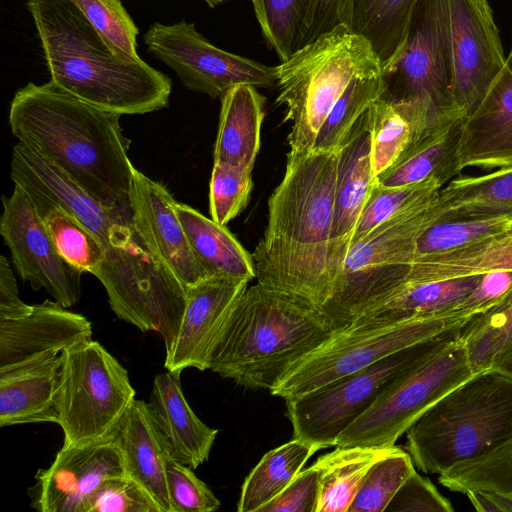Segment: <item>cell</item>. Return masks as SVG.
Masks as SVG:
<instances>
[{
    "label": "cell",
    "mask_w": 512,
    "mask_h": 512,
    "mask_svg": "<svg viewBox=\"0 0 512 512\" xmlns=\"http://www.w3.org/2000/svg\"><path fill=\"white\" fill-rule=\"evenodd\" d=\"M10 177L33 185L91 231L105 252L94 276L105 288L111 309L141 331L159 333L168 347L181 325L186 290L137 230L131 207L100 203L64 171L19 142L12 151Z\"/></svg>",
    "instance_id": "6da1fadb"
},
{
    "label": "cell",
    "mask_w": 512,
    "mask_h": 512,
    "mask_svg": "<svg viewBox=\"0 0 512 512\" xmlns=\"http://www.w3.org/2000/svg\"><path fill=\"white\" fill-rule=\"evenodd\" d=\"M352 0H313L300 48L340 24L350 27Z\"/></svg>",
    "instance_id": "681fc988"
},
{
    "label": "cell",
    "mask_w": 512,
    "mask_h": 512,
    "mask_svg": "<svg viewBox=\"0 0 512 512\" xmlns=\"http://www.w3.org/2000/svg\"><path fill=\"white\" fill-rule=\"evenodd\" d=\"M60 354L0 368V426L58 424L56 394Z\"/></svg>",
    "instance_id": "603a6c76"
},
{
    "label": "cell",
    "mask_w": 512,
    "mask_h": 512,
    "mask_svg": "<svg viewBox=\"0 0 512 512\" xmlns=\"http://www.w3.org/2000/svg\"><path fill=\"white\" fill-rule=\"evenodd\" d=\"M86 19L112 51L126 60H138L136 26L121 0H74Z\"/></svg>",
    "instance_id": "7bdbcfd3"
},
{
    "label": "cell",
    "mask_w": 512,
    "mask_h": 512,
    "mask_svg": "<svg viewBox=\"0 0 512 512\" xmlns=\"http://www.w3.org/2000/svg\"><path fill=\"white\" fill-rule=\"evenodd\" d=\"M450 501L432 482L414 471L399 488L385 512H453Z\"/></svg>",
    "instance_id": "7dc6e473"
},
{
    "label": "cell",
    "mask_w": 512,
    "mask_h": 512,
    "mask_svg": "<svg viewBox=\"0 0 512 512\" xmlns=\"http://www.w3.org/2000/svg\"><path fill=\"white\" fill-rule=\"evenodd\" d=\"M381 78L382 97L402 106L413 143L447 120L465 118L452 99L447 0H418L402 47Z\"/></svg>",
    "instance_id": "9c48e42d"
},
{
    "label": "cell",
    "mask_w": 512,
    "mask_h": 512,
    "mask_svg": "<svg viewBox=\"0 0 512 512\" xmlns=\"http://www.w3.org/2000/svg\"><path fill=\"white\" fill-rule=\"evenodd\" d=\"M33 305L24 303L18 294L16 279L9 261L0 257V320L16 319L26 316Z\"/></svg>",
    "instance_id": "816d5d0a"
},
{
    "label": "cell",
    "mask_w": 512,
    "mask_h": 512,
    "mask_svg": "<svg viewBox=\"0 0 512 512\" xmlns=\"http://www.w3.org/2000/svg\"><path fill=\"white\" fill-rule=\"evenodd\" d=\"M267 44L281 62L300 48L313 0H251Z\"/></svg>",
    "instance_id": "f35d334b"
},
{
    "label": "cell",
    "mask_w": 512,
    "mask_h": 512,
    "mask_svg": "<svg viewBox=\"0 0 512 512\" xmlns=\"http://www.w3.org/2000/svg\"><path fill=\"white\" fill-rule=\"evenodd\" d=\"M180 374L168 371L157 375L149 405L171 456L196 469L208 460L218 430L194 413L184 396Z\"/></svg>",
    "instance_id": "cb8c5ba5"
},
{
    "label": "cell",
    "mask_w": 512,
    "mask_h": 512,
    "mask_svg": "<svg viewBox=\"0 0 512 512\" xmlns=\"http://www.w3.org/2000/svg\"><path fill=\"white\" fill-rule=\"evenodd\" d=\"M418 0H352L350 28L364 37L382 69L396 57L404 42Z\"/></svg>",
    "instance_id": "e575fe53"
},
{
    "label": "cell",
    "mask_w": 512,
    "mask_h": 512,
    "mask_svg": "<svg viewBox=\"0 0 512 512\" xmlns=\"http://www.w3.org/2000/svg\"><path fill=\"white\" fill-rule=\"evenodd\" d=\"M126 473L152 495L162 512H172L165 459V439L149 403L134 399L115 430Z\"/></svg>",
    "instance_id": "d4e9b609"
},
{
    "label": "cell",
    "mask_w": 512,
    "mask_h": 512,
    "mask_svg": "<svg viewBox=\"0 0 512 512\" xmlns=\"http://www.w3.org/2000/svg\"><path fill=\"white\" fill-rule=\"evenodd\" d=\"M277 104L286 106V165L311 153L333 105L357 78L380 76L382 67L370 43L346 24L319 35L276 66Z\"/></svg>",
    "instance_id": "52a82bcc"
},
{
    "label": "cell",
    "mask_w": 512,
    "mask_h": 512,
    "mask_svg": "<svg viewBox=\"0 0 512 512\" xmlns=\"http://www.w3.org/2000/svg\"><path fill=\"white\" fill-rule=\"evenodd\" d=\"M88 512H162L137 480L123 474L106 479L92 495Z\"/></svg>",
    "instance_id": "bcb514c9"
},
{
    "label": "cell",
    "mask_w": 512,
    "mask_h": 512,
    "mask_svg": "<svg viewBox=\"0 0 512 512\" xmlns=\"http://www.w3.org/2000/svg\"><path fill=\"white\" fill-rule=\"evenodd\" d=\"M150 53L170 67L191 91L221 98L230 88L276 84V68L227 52L211 44L193 23L155 22L143 36Z\"/></svg>",
    "instance_id": "5bb4252c"
},
{
    "label": "cell",
    "mask_w": 512,
    "mask_h": 512,
    "mask_svg": "<svg viewBox=\"0 0 512 512\" xmlns=\"http://www.w3.org/2000/svg\"><path fill=\"white\" fill-rule=\"evenodd\" d=\"M221 99L214 161L253 170L261 145L265 98L256 87L240 84Z\"/></svg>",
    "instance_id": "4316f807"
},
{
    "label": "cell",
    "mask_w": 512,
    "mask_h": 512,
    "mask_svg": "<svg viewBox=\"0 0 512 512\" xmlns=\"http://www.w3.org/2000/svg\"><path fill=\"white\" fill-rule=\"evenodd\" d=\"M437 199L386 220L349 248L333 294L321 309L333 331L406 284L418 237L439 219Z\"/></svg>",
    "instance_id": "ba28073f"
},
{
    "label": "cell",
    "mask_w": 512,
    "mask_h": 512,
    "mask_svg": "<svg viewBox=\"0 0 512 512\" xmlns=\"http://www.w3.org/2000/svg\"><path fill=\"white\" fill-rule=\"evenodd\" d=\"M165 473L172 512H212L221 503L189 466L167 454Z\"/></svg>",
    "instance_id": "f6af8a7d"
},
{
    "label": "cell",
    "mask_w": 512,
    "mask_h": 512,
    "mask_svg": "<svg viewBox=\"0 0 512 512\" xmlns=\"http://www.w3.org/2000/svg\"><path fill=\"white\" fill-rule=\"evenodd\" d=\"M31 200L62 259L74 269L95 275L105 252L99 240L75 215L33 185L16 180Z\"/></svg>",
    "instance_id": "1f68e13d"
},
{
    "label": "cell",
    "mask_w": 512,
    "mask_h": 512,
    "mask_svg": "<svg viewBox=\"0 0 512 512\" xmlns=\"http://www.w3.org/2000/svg\"><path fill=\"white\" fill-rule=\"evenodd\" d=\"M376 179L371 166L366 111L338 150L330 253L336 281Z\"/></svg>",
    "instance_id": "44dd1931"
},
{
    "label": "cell",
    "mask_w": 512,
    "mask_h": 512,
    "mask_svg": "<svg viewBox=\"0 0 512 512\" xmlns=\"http://www.w3.org/2000/svg\"><path fill=\"white\" fill-rule=\"evenodd\" d=\"M459 337L391 385L339 436L335 447L395 446L427 409L474 374Z\"/></svg>",
    "instance_id": "4fadbf2b"
},
{
    "label": "cell",
    "mask_w": 512,
    "mask_h": 512,
    "mask_svg": "<svg viewBox=\"0 0 512 512\" xmlns=\"http://www.w3.org/2000/svg\"><path fill=\"white\" fill-rule=\"evenodd\" d=\"M383 92L381 75L354 79L327 115L312 151L338 152L356 122Z\"/></svg>",
    "instance_id": "74e56055"
},
{
    "label": "cell",
    "mask_w": 512,
    "mask_h": 512,
    "mask_svg": "<svg viewBox=\"0 0 512 512\" xmlns=\"http://www.w3.org/2000/svg\"><path fill=\"white\" fill-rule=\"evenodd\" d=\"M393 447L336 446L320 456L314 463L320 471L316 512H348L369 468Z\"/></svg>",
    "instance_id": "d6a6232c"
},
{
    "label": "cell",
    "mask_w": 512,
    "mask_h": 512,
    "mask_svg": "<svg viewBox=\"0 0 512 512\" xmlns=\"http://www.w3.org/2000/svg\"><path fill=\"white\" fill-rule=\"evenodd\" d=\"M338 152L312 151L286 171L268 200V224L252 258L257 283L320 310L331 298V229Z\"/></svg>",
    "instance_id": "3957f363"
},
{
    "label": "cell",
    "mask_w": 512,
    "mask_h": 512,
    "mask_svg": "<svg viewBox=\"0 0 512 512\" xmlns=\"http://www.w3.org/2000/svg\"><path fill=\"white\" fill-rule=\"evenodd\" d=\"M463 119L453 118L429 130L377 177V183L401 187L435 181L443 187L461 172L457 149Z\"/></svg>",
    "instance_id": "484cf974"
},
{
    "label": "cell",
    "mask_w": 512,
    "mask_h": 512,
    "mask_svg": "<svg viewBox=\"0 0 512 512\" xmlns=\"http://www.w3.org/2000/svg\"><path fill=\"white\" fill-rule=\"evenodd\" d=\"M206 2V4L211 7V8H214L226 1H229V0H204Z\"/></svg>",
    "instance_id": "11a10c76"
},
{
    "label": "cell",
    "mask_w": 512,
    "mask_h": 512,
    "mask_svg": "<svg viewBox=\"0 0 512 512\" xmlns=\"http://www.w3.org/2000/svg\"><path fill=\"white\" fill-rule=\"evenodd\" d=\"M0 234L11 252L14 266L33 290L45 289L68 308L81 297V274L66 263L45 224L24 190L14 184L11 195L2 196Z\"/></svg>",
    "instance_id": "9a60e30c"
},
{
    "label": "cell",
    "mask_w": 512,
    "mask_h": 512,
    "mask_svg": "<svg viewBox=\"0 0 512 512\" xmlns=\"http://www.w3.org/2000/svg\"><path fill=\"white\" fill-rule=\"evenodd\" d=\"M414 471L410 454L394 446L369 468L348 512H385Z\"/></svg>",
    "instance_id": "ab89813d"
},
{
    "label": "cell",
    "mask_w": 512,
    "mask_h": 512,
    "mask_svg": "<svg viewBox=\"0 0 512 512\" xmlns=\"http://www.w3.org/2000/svg\"><path fill=\"white\" fill-rule=\"evenodd\" d=\"M437 201L443 220L512 216V165L451 180L440 189Z\"/></svg>",
    "instance_id": "f546056e"
},
{
    "label": "cell",
    "mask_w": 512,
    "mask_h": 512,
    "mask_svg": "<svg viewBox=\"0 0 512 512\" xmlns=\"http://www.w3.org/2000/svg\"><path fill=\"white\" fill-rule=\"evenodd\" d=\"M51 81L102 110L146 114L168 106L171 79L115 54L74 0H27Z\"/></svg>",
    "instance_id": "277c9868"
},
{
    "label": "cell",
    "mask_w": 512,
    "mask_h": 512,
    "mask_svg": "<svg viewBox=\"0 0 512 512\" xmlns=\"http://www.w3.org/2000/svg\"><path fill=\"white\" fill-rule=\"evenodd\" d=\"M122 115L97 108L53 81L13 96L8 122L18 142L64 171L104 205L130 206L135 167Z\"/></svg>",
    "instance_id": "7a4b0ae2"
},
{
    "label": "cell",
    "mask_w": 512,
    "mask_h": 512,
    "mask_svg": "<svg viewBox=\"0 0 512 512\" xmlns=\"http://www.w3.org/2000/svg\"><path fill=\"white\" fill-rule=\"evenodd\" d=\"M464 325L401 349L300 397L286 400L293 438L311 443L320 450L335 446L339 436L391 385L456 340Z\"/></svg>",
    "instance_id": "30bf717a"
},
{
    "label": "cell",
    "mask_w": 512,
    "mask_h": 512,
    "mask_svg": "<svg viewBox=\"0 0 512 512\" xmlns=\"http://www.w3.org/2000/svg\"><path fill=\"white\" fill-rule=\"evenodd\" d=\"M175 209L193 253L208 276L222 275L248 282L256 278L252 255L226 226L187 204L176 202Z\"/></svg>",
    "instance_id": "f1b7e54d"
},
{
    "label": "cell",
    "mask_w": 512,
    "mask_h": 512,
    "mask_svg": "<svg viewBox=\"0 0 512 512\" xmlns=\"http://www.w3.org/2000/svg\"><path fill=\"white\" fill-rule=\"evenodd\" d=\"M511 436L512 376L491 367L427 409L406 431V448L421 471L442 474L492 452Z\"/></svg>",
    "instance_id": "8992f818"
},
{
    "label": "cell",
    "mask_w": 512,
    "mask_h": 512,
    "mask_svg": "<svg viewBox=\"0 0 512 512\" xmlns=\"http://www.w3.org/2000/svg\"><path fill=\"white\" fill-rule=\"evenodd\" d=\"M370 131V159L377 178L391 168L414 140L413 127L396 103L382 96L367 110Z\"/></svg>",
    "instance_id": "8d00e7d4"
},
{
    "label": "cell",
    "mask_w": 512,
    "mask_h": 512,
    "mask_svg": "<svg viewBox=\"0 0 512 512\" xmlns=\"http://www.w3.org/2000/svg\"><path fill=\"white\" fill-rule=\"evenodd\" d=\"M457 156L461 171L512 165V46L500 74L463 119Z\"/></svg>",
    "instance_id": "ffe728a7"
},
{
    "label": "cell",
    "mask_w": 512,
    "mask_h": 512,
    "mask_svg": "<svg viewBox=\"0 0 512 512\" xmlns=\"http://www.w3.org/2000/svg\"><path fill=\"white\" fill-rule=\"evenodd\" d=\"M126 474L115 432L109 437L58 451L36 475L31 506L40 512H88L92 495L108 478Z\"/></svg>",
    "instance_id": "e0dca14e"
},
{
    "label": "cell",
    "mask_w": 512,
    "mask_h": 512,
    "mask_svg": "<svg viewBox=\"0 0 512 512\" xmlns=\"http://www.w3.org/2000/svg\"><path fill=\"white\" fill-rule=\"evenodd\" d=\"M512 270V225L465 247L416 260L406 283L446 280Z\"/></svg>",
    "instance_id": "4dcf8cb0"
},
{
    "label": "cell",
    "mask_w": 512,
    "mask_h": 512,
    "mask_svg": "<svg viewBox=\"0 0 512 512\" xmlns=\"http://www.w3.org/2000/svg\"><path fill=\"white\" fill-rule=\"evenodd\" d=\"M474 373L491 368L512 342V287L494 304L474 315L459 337Z\"/></svg>",
    "instance_id": "d590c367"
},
{
    "label": "cell",
    "mask_w": 512,
    "mask_h": 512,
    "mask_svg": "<svg viewBox=\"0 0 512 512\" xmlns=\"http://www.w3.org/2000/svg\"><path fill=\"white\" fill-rule=\"evenodd\" d=\"M252 188V170L214 161L209 185L211 219L226 226L247 206Z\"/></svg>",
    "instance_id": "ee69618b"
},
{
    "label": "cell",
    "mask_w": 512,
    "mask_h": 512,
    "mask_svg": "<svg viewBox=\"0 0 512 512\" xmlns=\"http://www.w3.org/2000/svg\"><path fill=\"white\" fill-rule=\"evenodd\" d=\"M452 99L466 117L502 71L506 57L487 0H447Z\"/></svg>",
    "instance_id": "2e32d148"
},
{
    "label": "cell",
    "mask_w": 512,
    "mask_h": 512,
    "mask_svg": "<svg viewBox=\"0 0 512 512\" xmlns=\"http://www.w3.org/2000/svg\"><path fill=\"white\" fill-rule=\"evenodd\" d=\"M510 225L512 216L473 220L438 219L418 237L413 262L476 243Z\"/></svg>",
    "instance_id": "60d3db41"
},
{
    "label": "cell",
    "mask_w": 512,
    "mask_h": 512,
    "mask_svg": "<svg viewBox=\"0 0 512 512\" xmlns=\"http://www.w3.org/2000/svg\"><path fill=\"white\" fill-rule=\"evenodd\" d=\"M492 367L512 376V342L496 358Z\"/></svg>",
    "instance_id": "db71d44e"
},
{
    "label": "cell",
    "mask_w": 512,
    "mask_h": 512,
    "mask_svg": "<svg viewBox=\"0 0 512 512\" xmlns=\"http://www.w3.org/2000/svg\"><path fill=\"white\" fill-rule=\"evenodd\" d=\"M320 471L313 464L301 470L289 485L258 512H316Z\"/></svg>",
    "instance_id": "c3c4849f"
},
{
    "label": "cell",
    "mask_w": 512,
    "mask_h": 512,
    "mask_svg": "<svg viewBox=\"0 0 512 512\" xmlns=\"http://www.w3.org/2000/svg\"><path fill=\"white\" fill-rule=\"evenodd\" d=\"M248 283L244 279L213 275L186 290L180 328L166 347L164 365L168 371L209 369L215 344Z\"/></svg>",
    "instance_id": "ac0fdd59"
},
{
    "label": "cell",
    "mask_w": 512,
    "mask_h": 512,
    "mask_svg": "<svg viewBox=\"0 0 512 512\" xmlns=\"http://www.w3.org/2000/svg\"><path fill=\"white\" fill-rule=\"evenodd\" d=\"M332 333L313 303L257 283L236 303L212 351L209 369L243 387L271 391Z\"/></svg>",
    "instance_id": "5b68a950"
},
{
    "label": "cell",
    "mask_w": 512,
    "mask_h": 512,
    "mask_svg": "<svg viewBox=\"0 0 512 512\" xmlns=\"http://www.w3.org/2000/svg\"><path fill=\"white\" fill-rule=\"evenodd\" d=\"M90 321L57 301L33 305L26 316L0 320V368L58 354L91 340Z\"/></svg>",
    "instance_id": "7402d4cb"
},
{
    "label": "cell",
    "mask_w": 512,
    "mask_h": 512,
    "mask_svg": "<svg viewBox=\"0 0 512 512\" xmlns=\"http://www.w3.org/2000/svg\"><path fill=\"white\" fill-rule=\"evenodd\" d=\"M169 190L135 169L130 207L135 226L164 267L187 290L209 277L198 262Z\"/></svg>",
    "instance_id": "d6986e66"
},
{
    "label": "cell",
    "mask_w": 512,
    "mask_h": 512,
    "mask_svg": "<svg viewBox=\"0 0 512 512\" xmlns=\"http://www.w3.org/2000/svg\"><path fill=\"white\" fill-rule=\"evenodd\" d=\"M480 278L481 275H471L406 283L354 322L397 323L453 312L476 287Z\"/></svg>",
    "instance_id": "83f0119b"
},
{
    "label": "cell",
    "mask_w": 512,
    "mask_h": 512,
    "mask_svg": "<svg viewBox=\"0 0 512 512\" xmlns=\"http://www.w3.org/2000/svg\"><path fill=\"white\" fill-rule=\"evenodd\" d=\"M442 186L426 181L401 187H384L377 183L358 220L350 247L381 223L411 208L436 198Z\"/></svg>",
    "instance_id": "b9f144b4"
},
{
    "label": "cell",
    "mask_w": 512,
    "mask_h": 512,
    "mask_svg": "<svg viewBox=\"0 0 512 512\" xmlns=\"http://www.w3.org/2000/svg\"><path fill=\"white\" fill-rule=\"evenodd\" d=\"M473 507L480 512H512V494L487 490L465 493Z\"/></svg>",
    "instance_id": "f5cc1de1"
},
{
    "label": "cell",
    "mask_w": 512,
    "mask_h": 512,
    "mask_svg": "<svg viewBox=\"0 0 512 512\" xmlns=\"http://www.w3.org/2000/svg\"><path fill=\"white\" fill-rule=\"evenodd\" d=\"M60 359L56 406L63 446L109 437L135 399L127 370L92 339L64 349Z\"/></svg>",
    "instance_id": "7c38bea8"
},
{
    "label": "cell",
    "mask_w": 512,
    "mask_h": 512,
    "mask_svg": "<svg viewBox=\"0 0 512 512\" xmlns=\"http://www.w3.org/2000/svg\"><path fill=\"white\" fill-rule=\"evenodd\" d=\"M474 315L453 311L397 323L353 322L333 331L295 363L270 393L284 400L300 397L401 349L462 326Z\"/></svg>",
    "instance_id": "8fae6325"
},
{
    "label": "cell",
    "mask_w": 512,
    "mask_h": 512,
    "mask_svg": "<svg viewBox=\"0 0 512 512\" xmlns=\"http://www.w3.org/2000/svg\"><path fill=\"white\" fill-rule=\"evenodd\" d=\"M512 287V270H495L481 275L471 293L454 311L479 314L500 299Z\"/></svg>",
    "instance_id": "f907efd6"
},
{
    "label": "cell",
    "mask_w": 512,
    "mask_h": 512,
    "mask_svg": "<svg viewBox=\"0 0 512 512\" xmlns=\"http://www.w3.org/2000/svg\"><path fill=\"white\" fill-rule=\"evenodd\" d=\"M318 450L311 443L293 438L267 452L246 477L237 511L258 512L289 485Z\"/></svg>",
    "instance_id": "836d02e7"
}]
</instances>
